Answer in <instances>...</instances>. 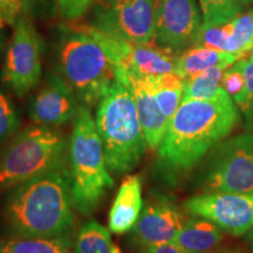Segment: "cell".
<instances>
[{
  "instance_id": "15",
  "label": "cell",
  "mask_w": 253,
  "mask_h": 253,
  "mask_svg": "<svg viewBox=\"0 0 253 253\" xmlns=\"http://www.w3.org/2000/svg\"><path fill=\"white\" fill-rule=\"evenodd\" d=\"M118 80L128 86L132 91L147 147L150 150L158 149L166 136L170 121L164 116L158 106L155 95L154 78L118 72Z\"/></svg>"
},
{
  "instance_id": "34",
  "label": "cell",
  "mask_w": 253,
  "mask_h": 253,
  "mask_svg": "<svg viewBox=\"0 0 253 253\" xmlns=\"http://www.w3.org/2000/svg\"><path fill=\"white\" fill-rule=\"evenodd\" d=\"M213 253H248L245 250L240 249V248H229V249H220L217 250L216 252Z\"/></svg>"
},
{
  "instance_id": "28",
  "label": "cell",
  "mask_w": 253,
  "mask_h": 253,
  "mask_svg": "<svg viewBox=\"0 0 253 253\" xmlns=\"http://www.w3.org/2000/svg\"><path fill=\"white\" fill-rule=\"evenodd\" d=\"M221 87L233 100H236L243 93L245 88V77L243 72L242 60L226 69L221 80Z\"/></svg>"
},
{
  "instance_id": "27",
  "label": "cell",
  "mask_w": 253,
  "mask_h": 253,
  "mask_svg": "<svg viewBox=\"0 0 253 253\" xmlns=\"http://www.w3.org/2000/svg\"><path fill=\"white\" fill-rule=\"evenodd\" d=\"M21 125V116L7 95L0 90V144L17 134Z\"/></svg>"
},
{
  "instance_id": "19",
  "label": "cell",
  "mask_w": 253,
  "mask_h": 253,
  "mask_svg": "<svg viewBox=\"0 0 253 253\" xmlns=\"http://www.w3.org/2000/svg\"><path fill=\"white\" fill-rule=\"evenodd\" d=\"M74 240L62 237H26L0 240V253H73Z\"/></svg>"
},
{
  "instance_id": "4",
  "label": "cell",
  "mask_w": 253,
  "mask_h": 253,
  "mask_svg": "<svg viewBox=\"0 0 253 253\" xmlns=\"http://www.w3.org/2000/svg\"><path fill=\"white\" fill-rule=\"evenodd\" d=\"M95 125L112 176L134 170L148 147L130 88L119 80L110 87L97 103Z\"/></svg>"
},
{
  "instance_id": "6",
  "label": "cell",
  "mask_w": 253,
  "mask_h": 253,
  "mask_svg": "<svg viewBox=\"0 0 253 253\" xmlns=\"http://www.w3.org/2000/svg\"><path fill=\"white\" fill-rule=\"evenodd\" d=\"M68 142L59 129L31 126L9 138L0 151V192L68 162Z\"/></svg>"
},
{
  "instance_id": "9",
  "label": "cell",
  "mask_w": 253,
  "mask_h": 253,
  "mask_svg": "<svg viewBox=\"0 0 253 253\" xmlns=\"http://www.w3.org/2000/svg\"><path fill=\"white\" fill-rule=\"evenodd\" d=\"M95 26L121 40L156 42L155 0H101Z\"/></svg>"
},
{
  "instance_id": "20",
  "label": "cell",
  "mask_w": 253,
  "mask_h": 253,
  "mask_svg": "<svg viewBox=\"0 0 253 253\" xmlns=\"http://www.w3.org/2000/svg\"><path fill=\"white\" fill-rule=\"evenodd\" d=\"M227 68L226 66H217L185 80L183 101L210 100L216 97L223 90L221 80Z\"/></svg>"
},
{
  "instance_id": "30",
  "label": "cell",
  "mask_w": 253,
  "mask_h": 253,
  "mask_svg": "<svg viewBox=\"0 0 253 253\" xmlns=\"http://www.w3.org/2000/svg\"><path fill=\"white\" fill-rule=\"evenodd\" d=\"M20 15L18 0H0V28L13 26Z\"/></svg>"
},
{
  "instance_id": "11",
  "label": "cell",
  "mask_w": 253,
  "mask_h": 253,
  "mask_svg": "<svg viewBox=\"0 0 253 253\" xmlns=\"http://www.w3.org/2000/svg\"><path fill=\"white\" fill-rule=\"evenodd\" d=\"M185 219L171 197L156 192L143 205L131 230L130 243L141 251L154 245L173 243Z\"/></svg>"
},
{
  "instance_id": "12",
  "label": "cell",
  "mask_w": 253,
  "mask_h": 253,
  "mask_svg": "<svg viewBox=\"0 0 253 253\" xmlns=\"http://www.w3.org/2000/svg\"><path fill=\"white\" fill-rule=\"evenodd\" d=\"M107 36L108 46L118 66V72L140 77L158 78L176 73L179 53L157 42H130Z\"/></svg>"
},
{
  "instance_id": "31",
  "label": "cell",
  "mask_w": 253,
  "mask_h": 253,
  "mask_svg": "<svg viewBox=\"0 0 253 253\" xmlns=\"http://www.w3.org/2000/svg\"><path fill=\"white\" fill-rule=\"evenodd\" d=\"M23 15H43L50 9L52 0H18Z\"/></svg>"
},
{
  "instance_id": "32",
  "label": "cell",
  "mask_w": 253,
  "mask_h": 253,
  "mask_svg": "<svg viewBox=\"0 0 253 253\" xmlns=\"http://www.w3.org/2000/svg\"><path fill=\"white\" fill-rule=\"evenodd\" d=\"M141 253H184L178 246L173 243H166V244L154 245L150 248L142 250Z\"/></svg>"
},
{
  "instance_id": "17",
  "label": "cell",
  "mask_w": 253,
  "mask_h": 253,
  "mask_svg": "<svg viewBox=\"0 0 253 253\" xmlns=\"http://www.w3.org/2000/svg\"><path fill=\"white\" fill-rule=\"evenodd\" d=\"M224 231L207 218L192 216L185 219L173 244L184 253H213L219 250Z\"/></svg>"
},
{
  "instance_id": "22",
  "label": "cell",
  "mask_w": 253,
  "mask_h": 253,
  "mask_svg": "<svg viewBox=\"0 0 253 253\" xmlns=\"http://www.w3.org/2000/svg\"><path fill=\"white\" fill-rule=\"evenodd\" d=\"M113 249L109 231L97 221L89 220L79 229L73 253H112Z\"/></svg>"
},
{
  "instance_id": "35",
  "label": "cell",
  "mask_w": 253,
  "mask_h": 253,
  "mask_svg": "<svg viewBox=\"0 0 253 253\" xmlns=\"http://www.w3.org/2000/svg\"><path fill=\"white\" fill-rule=\"evenodd\" d=\"M2 49V34H1V28H0V54H1Z\"/></svg>"
},
{
  "instance_id": "10",
  "label": "cell",
  "mask_w": 253,
  "mask_h": 253,
  "mask_svg": "<svg viewBox=\"0 0 253 253\" xmlns=\"http://www.w3.org/2000/svg\"><path fill=\"white\" fill-rule=\"evenodd\" d=\"M184 210L213 221L231 236H245L253 226V195L204 192L189 198Z\"/></svg>"
},
{
  "instance_id": "7",
  "label": "cell",
  "mask_w": 253,
  "mask_h": 253,
  "mask_svg": "<svg viewBox=\"0 0 253 253\" xmlns=\"http://www.w3.org/2000/svg\"><path fill=\"white\" fill-rule=\"evenodd\" d=\"M198 185L202 194L253 195V132L235 136L217 144L201 170Z\"/></svg>"
},
{
  "instance_id": "29",
  "label": "cell",
  "mask_w": 253,
  "mask_h": 253,
  "mask_svg": "<svg viewBox=\"0 0 253 253\" xmlns=\"http://www.w3.org/2000/svg\"><path fill=\"white\" fill-rule=\"evenodd\" d=\"M55 2L61 17L73 21L84 17L95 0H55Z\"/></svg>"
},
{
  "instance_id": "36",
  "label": "cell",
  "mask_w": 253,
  "mask_h": 253,
  "mask_svg": "<svg viewBox=\"0 0 253 253\" xmlns=\"http://www.w3.org/2000/svg\"><path fill=\"white\" fill-rule=\"evenodd\" d=\"M112 253H122V251H121V249L118 248V246H114Z\"/></svg>"
},
{
  "instance_id": "14",
  "label": "cell",
  "mask_w": 253,
  "mask_h": 253,
  "mask_svg": "<svg viewBox=\"0 0 253 253\" xmlns=\"http://www.w3.org/2000/svg\"><path fill=\"white\" fill-rule=\"evenodd\" d=\"M80 102L59 74L47 75L30 102L28 114L36 125L58 128L74 121Z\"/></svg>"
},
{
  "instance_id": "16",
  "label": "cell",
  "mask_w": 253,
  "mask_h": 253,
  "mask_svg": "<svg viewBox=\"0 0 253 253\" xmlns=\"http://www.w3.org/2000/svg\"><path fill=\"white\" fill-rule=\"evenodd\" d=\"M142 209V181L140 176H126L120 185L109 212V230L116 235L131 231L137 223Z\"/></svg>"
},
{
  "instance_id": "33",
  "label": "cell",
  "mask_w": 253,
  "mask_h": 253,
  "mask_svg": "<svg viewBox=\"0 0 253 253\" xmlns=\"http://www.w3.org/2000/svg\"><path fill=\"white\" fill-rule=\"evenodd\" d=\"M245 240H246V244L249 246V250L251 251V253H253V226L245 235Z\"/></svg>"
},
{
  "instance_id": "5",
  "label": "cell",
  "mask_w": 253,
  "mask_h": 253,
  "mask_svg": "<svg viewBox=\"0 0 253 253\" xmlns=\"http://www.w3.org/2000/svg\"><path fill=\"white\" fill-rule=\"evenodd\" d=\"M73 122L68 148L73 202L79 213L90 216L114 186V178L89 108L80 104Z\"/></svg>"
},
{
  "instance_id": "18",
  "label": "cell",
  "mask_w": 253,
  "mask_h": 253,
  "mask_svg": "<svg viewBox=\"0 0 253 253\" xmlns=\"http://www.w3.org/2000/svg\"><path fill=\"white\" fill-rule=\"evenodd\" d=\"M239 60L242 58L232 53L220 52L203 46H191L179 53L176 73L184 80H188L199 73L217 66L231 67Z\"/></svg>"
},
{
  "instance_id": "8",
  "label": "cell",
  "mask_w": 253,
  "mask_h": 253,
  "mask_svg": "<svg viewBox=\"0 0 253 253\" xmlns=\"http://www.w3.org/2000/svg\"><path fill=\"white\" fill-rule=\"evenodd\" d=\"M13 26L1 78L18 97H24L40 82L43 41L27 15L21 14Z\"/></svg>"
},
{
  "instance_id": "3",
  "label": "cell",
  "mask_w": 253,
  "mask_h": 253,
  "mask_svg": "<svg viewBox=\"0 0 253 253\" xmlns=\"http://www.w3.org/2000/svg\"><path fill=\"white\" fill-rule=\"evenodd\" d=\"M56 41V69L82 106H97L118 81V66L107 36L95 25L67 24Z\"/></svg>"
},
{
  "instance_id": "37",
  "label": "cell",
  "mask_w": 253,
  "mask_h": 253,
  "mask_svg": "<svg viewBox=\"0 0 253 253\" xmlns=\"http://www.w3.org/2000/svg\"><path fill=\"white\" fill-rule=\"evenodd\" d=\"M251 59H253V52H252V55H251Z\"/></svg>"
},
{
  "instance_id": "13",
  "label": "cell",
  "mask_w": 253,
  "mask_h": 253,
  "mask_svg": "<svg viewBox=\"0 0 253 253\" xmlns=\"http://www.w3.org/2000/svg\"><path fill=\"white\" fill-rule=\"evenodd\" d=\"M195 0H155V32L158 45L176 52L194 46L201 28Z\"/></svg>"
},
{
  "instance_id": "24",
  "label": "cell",
  "mask_w": 253,
  "mask_h": 253,
  "mask_svg": "<svg viewBox=\"0 0 253 253\" xmlns=\"http://www.w3.org/2000/svg\"><path fill=\"white\" fill-rule=\"evenodd\" d=\"M204 24L224 25L239 14L245 0H199Z\"/></svg>"
},
{
  "instance_id": "21",
  "label": "cell",
  "mask_w": 253,
  "mask_h": 253,
  "mask_svg": "<svg viewBox=\"0 0 253 253\" xmlns=\"http://www.w3.org/2000/svg\"><path fill=\"white\" fill-rule=\"evenodd\" d=\"M155 95L164 116L171 120L183 101L185 80L177 73L154 78Z\"/></svg>"
},
{
  "instance_id": "23",
  "label": "cell",
  "mask_w": 253,
  "mask_h": 253,
  "mask_svg": "<svg viewBox=\"0 0 253 253\" xmlns=\"http://www.w3.org/2000/svg\"><path fill=\"white\" fill-rule=\"evenodd\" d=\"M231 39L229 52L244 59L253 50V12L237 15L230 21Z\"/></svg>"
},
{
  "instance_id": "25",
  "label": "cell",
  "mask_w": 253,
  "mask_h": 253,
  "mask_svg": "<svg viewBox=\"0 0 253 253\" xmlns=\"http://www.w3.org/2000/svg\"><path fill=\"white\" fill-rule=\"evenodd\" d=\"M230 39L231 27L229 23L224 25L203 24L199 28L194 46H203L230 53Z\"/></svg>"
},
{
  "instance_id": "26",
  "label": "cell",
  "mask_w": 253,
  "mask_h": 253,
  "mask_svg": "<svg viewBox=\"0 0 253 253\" xmlns=\"http://www.w3.org/2000/svg\"><path fill=\"white\" fill-rule=\"evenodd\" d=\"M242 66L245 77V88L233 101L244 116L246 130L253 132V59H242Z\"/></svg>"
},
{
  "instance_id": "1",
  "label": "cell",
  "mask_w": 253,
  "mask_h": 253,
  "mask_svg": "<svg viewBox=\"0 0 253 253\" xmlns=\"http://www.w3.org/2000/svg\"><path fill=\"white\" fill-rule=\"evenodd\" d=\"M239 122V113L225 90L210 100L183 101L158 147V164L175 178L190 171L223 142Z\"/></svg>"
},
{
  "instance_id": "2",
  "label": "cell",
  "mask_w": 253,
  "mask_h": 253,
  "mask_svg": "<svg viewBox=\"0 0 253 253\" xmlns=\"http://www.w3.org/2000/svg\"><path fill=\"white\" fill-rule=\"evenodd\" d=\"M74 209L71 168L65 163L13 188L5 216L18 236L72 237Z\"/></svg>"
}]
</instances>
